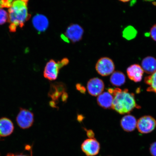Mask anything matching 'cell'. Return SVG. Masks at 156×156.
I'll return each mask as SVG.
<instances>
[{
  "mask_svg": "<svg viewBox=\"0 0 156 156\" xmlns=\"http://www.w3.org/2000/svg\"><path fill=\"white\" fill-rule=\"evenodd\" d=\"M7 156H27V155H15L14 154H11V153H9V154H8V155H7Z\"/></svg>",
  "mask_w": 156,
  "mask_h": 156,
  "instance_id": "obj_29",
  "label": "cell"
},
{
  "mask_svg": "<svg viewBox=\"0 0 156 156\" xmlns=\"http://www.w3.org/2000/svg\"><path fill=\"white\" fill-rule=\"evenodd\" d=\"M141 66L144 72L151 75L156 72V58L152 56H147L142 60Z\"/></svg>",
  "mask_w": 156,
  "mask_h": 156,
  "instance_id": "obj_16",
  "label": "cell"
},
{
  "mask_svg": "<svg viewBox=\"0 0 156 156\" xmlns=\"http://www.w3.org/2000/svg\"><path fill=\"white\" fill-rule=\"evenodd\" d=\"M32 23L35 28L40 32L45 31L49 25L47 18L42 15L35 16L33 19Z\"/></svg>",
  "mask_w": 156,
  "mask_h": 156,
  "instance_id": "obj_15",
  "label": "cell"
},
{
  "mask_svg": "<svg viewBox=\"0 0 156 156\" xmlns=\"http://www.w3.org/2000/svg\"><path fill=\"white\" fill-rule=\"evenodd\" d=\"M150 151L152 156H156V142L151 144Z\"/></svg>",
  "mask_w": 156,
  "mask_h": 156,
  "instance_id": "obj_23",
  "label": "cell"
},
{
  "mask_svg": "<svg viewBox=\"0 0 156 156\" xmlns=\"http://www.w3.org/2000/svg\"><path fill=\"white\" fill-rule=\"evenodd\" d=\"M126 81L124 74L121 72H114L111 76L110 81L112 84L116 87H120L124 84Z\"/></svg>",
  "mask_w": 156,
  "mask_h": 156,
  "instance_id": "obj_17",
  "label": "cell"
},
{
  "mask_svg": "<svg viewBox=\"0 0 156 156\" xmlns=\"http://www.w3.org/2000/svg\"><path fill=\"white\" fill-rule=\"evenodd\" d=\"M105 84L102 80L98 78H92L88 82L87 89L90 94L93 96H98L103 93Z\"/></svg>",
  "mask_w": 156,
  "mask_h": 156,
  "instance_id": "obj_8",
  "label": "cell"
},
{
  "mask_svg": "<svg viewBox=\"0 0 156 156\" xmlns=\"http://www.w3.org/2000/svg\"><path fill=\"white\" fill-rule=\"evenodd\" d=\"M17 27L15 24L11 23L9 25V29L10 32H15L16 30Z\"/></svg>",
  "mask_w": 156,
  "mask_h": 156,
  "instance_id": "obj_26",
  "label": "cell"
},
{
  "mask_svg": "<svg viewBox=\"0 0 156 156\" xmlns=\"http://www.w3.org/2000/svg\"><path fill=\"white\" fill-rule=\"evenodd\" d=\"M81 149L87 156H94L97 155L100 151V144L94 138H89L83 142Z\"/></svg>",
  "mask_w": 156,
  "mask_h": 156,
  "instance_id": "obj_6",
  "label": "cell"
},
{
  "mask_svg": "<svg viewBox=\"0 0 156 156\" xmlns=\"http://www.w3.org/2000/svg\"><path fill=\"white\" fill-rule=\"evenodd\" d=\"M9 14L6 11L0 9V25H3L8 21Z\"/></svg>",
  "mask_w": 156,
  "mask_h": 156,
  "instance_id": "obj_20",
  "label": "cell"
},
{
  "mask_svg": "<svg viewBox=\"0 0 156 156\" xmlns=\"http://www.w3.org/2000/svg\"><path fill=\"white\" fill-rule=\"evenodd\" d=\"M145 83L149 85L147 89L148 92H154L156 94V72L145 78Z\"/></svg>",
  "mask_w": 156,
  "mask_h": 156,
  "instance_id": "obj_18",
  "label": "cell"
},
{
  "mask_svg": "<svg viewBox=\"0 0 156 156\" xmlns=\"http://www.w3.org/2000/svg\"><path fill=\"white\" fill-rule=\"evenodd\" d=\"M127 74L129 78L136 83L142 80L144 71L141 66L138 64H134L127 69Z\"/></svg>",
  "mask_w": 156,
  "mask_h": 156,
  "instance_id": "obj_11",
  "label": "cell"
},
{
  "mask_svg": "<svg viewBox=\"0 0 156 156\" xmlns=\"http://www.w3.org/2000/svg\"><path fill=\"white\" fill-rule=\"evenodd\" d=\"M76 88L79 91L82 93L84 94L86 91V89L80 83H77L76 85Z\"/></svg>",
  "mask_w": 156,
  "mask_h": 156,
  "instance_id": "obj_25",
  "label": "cell"
},
{
  "mask_svg": "<svg viewBox=\"0 0 156 156\" xmlns=\"http://www.w3.org/2000/svg\"><path fill=\"white\" fill-rule=\"evenodd\" d=\"M13 0H0V9H9L12 5Z\"/></svg>",
  "mask_w": 156,
  "mask_h": 156,
  "instance_id": "obj_21",
  "label": "cell"
},
{
  "mask_svg": "<svg viewBox=\"0 0 156 156\" xmlns=\"http://www.w3.org/2000/svg\"><path fill=\"white\" fill-rule=\"evenodd\" d=\"M83 119V117L82 116L79 115L78 116L77 120L79 122H81Z\"/></svg>",
  "mask_w": 156,
  "mask_h": 156,
  "instance_id": "obj_30",
  "label": "cell"
},
{
  "mask_svg": "<svg viewBox=\"0 0 156 156\" xmlns=\"http://www.w3.org/2000/svg\"><path fill=\"white\" fill-rule=\"evenodd\" d=\"M114 97L109 92L102 93L99 95L97 99L98 104L105 109L112 108Z\"/></svg>",
  "mask_w": 156,
  "mask_h": 156,
  "instance_id": "obj_14",
  "label": "cell"
},
{
  "mask_svg": "<svg viewBox=\"0 0 156 156\" xmlns=\"http://www.w3.org/2000/svg\"><path fill=\"white\" fill-rule=\"evenodd\" d=\"M137 124L136 118L132 115H128L123 117L120 121V125L125 131L130 132L135 129Z\"/></svg>",
  "mask_w": 156,
  "mask_h": 156,
  "instance_id": "obj_13",
  "label": "cell"
},
{
  "mask_svg": "<svg viewBox=\"0 0 156 156\" xmlns=\"http://www.w3.org/2000/svg\"><path fill=\"white\" fill-rule=\"evenodd\" d=\"M115 68L114 62L108 57L99 58L95 65L97 73L103 76H106L112 74L114 72Z\"/></svg>",
  "mask_w": 156,
  "mask_h": 156,
  "instance_id": "obj_3",
  "label": "cell"
},
{
  "mask_svg": "<svg viewBox=\"0 0 156 156\" xmlns=\"http://www.w3.org/2000/svg\"><path fill=\"white\" fill-rule=\"evenodd\" d=\"M156 127V120L153 117L149 115L141 117L137 121L136 127L141 133H150L155 129Z\"/></svg>",
  "mask_w": 156,
  "mask_h": 156,
  "instance_id": "obj_5",
  "label": "cell"
},
{
  "mask_svg": "<svg viewBox=\"0 0 156 156\" xmlns=\"http://www.w3.org/2000/svg\"><path fill=\"white\" fill-rule=\"evenodd\" d=\"M14 126L12 121L7 118L0 119V136H7L12 133Z\"/></svg>",
  "mask_w": 156,
  "mask_h": 156,
  "instance_id": "obj_12",
  "label": "cell"
},
{
  "mask_svg": "<svg viewBox=\"0 0 156 156\" xmlns=\"http://www.w3.org/2000/svg\"><path fill=\"white\" fill-rule=\"evenodd\" d=\"M16 122L20 127L26 129L32 126L34 122L33 112L27 109L20 108L16 117Z\"/></svg>",
  "mask_w": 156,
  "mask_h": 156,
  "instance_id": "obj_4",
  "label": "cell"
},
{
  "mask_svg": "<svg viewBox=\"0 0 156 156\" xmlns=\"http://www.w3.org/2000/svg\"><path fill=\"white\" fill-rule=\"evenodd\" d=\"M84 31L79 25L72 24L68 27L66 33V37L72 42L79 41L83 37Z\"/></svg>",
  "mask_w": 156,
  "mask_h": 156,
  "instance_id": "obj_9",
  "label": "cell"
},
{
  "mask_svg": "<svg viewBox=\"0 0 156 156\" xmlns=\"http://www.w3.org/2000/svg\"><path fill=\"white\" fill-rule=\"evenodd\" d=\"M8 21L17 27L23 28L25 23L30 18L27 4L21 0H13L12 5L8 10Z\"/></svg>",
  "mask_w": 156,
  "mask_h": 156,
  "instance_id": "obj_2",
  "label": "cell"
},
{
  "mask_svg": "<svg viewBox=\"0 0 156 156\" xmlns=\"http://www.w3.org/2000/svg\"><path fill=\"white\" fill-rule=\"evenodd\" d=\"M68 97V95L67 93L66 92L64 93L61 97L62 101L63 102H66V101H67Z\"/></svg>",
  "mask_w": 156,
  "mask_h": 156,
  "instance_id": "obj_28",
  "label": "cell"
},
{
  "mask_svg": "<svg viewBox=\"0 0 156 156\" xmlns=\"http://www.w3.org/2000/svg\"><path fill=\"white\" fill-rule=\"evenodd\" d=\"M119 1L122 2H129L130 0H119Z\"/></svg>",
  "mask_w": 156,
  "mask_h": 156,
  "instance_id": "obj_31",
  "label": "cell"
},
{
  "mask_svg": "<svg viewBox=\"0 0 156 156\" xmlns=\"http://www.w3.org/2000/svg\"><path fill=\"white\" fill-rule=\"evenodd\" d=\"M144 1L147 2H152L155 1V0H144Z\"/></svg>",
  "mask_w": 156,
  "mask_h": 156,
  "instance_id": "obj_33",
  "label": "cell"
},
{
  "mask_svg": "<svg viewBox=\"0 0 156 156\" xmlns=\"http://www.w3.org/2000/svg\"><path fill=\"white\" fill-rule=\"evenodd\" d=\"M150 34L152 39L156 41V24L151 27L150 30Z\"/></svg>",
  "mask_w": 156,
  "mask_h": 156,
  "instance_id": "obj_22",
  "label": "cell"
},
{
  "mask_svg": "<svg viewBox=\"0 0 156 156\" xmlns=\"http://www.w3.org/2000/svg\"><path fill=\"white\" fill-rule=\"evenodd\" d=\"M21 1L24 2L25 3L27 4L28 3L29 0H21Z\"/></svg>",
  "mask_w": 156,
  "mask_h": 156,
  "instance_id": "obj_32",
  "label": "cell"
},
{
  "mask_svg": "<svg viewBox=\"0 0 156 156\" xmlns=\"http://www.w3.org/2000/svg\"><path fill=\"white\" fill-rule=\"evenodd\" d=\"M87 135L89 138H94V133L92 130H88L87 131Z\"/></svg>",
  "mask_w": 156,
  "mask_h": 156,
  "instance_id": "obj_27",
  "label": "cell"
},
{
  "mask_svg": "<svg viewBox=\"0 0 156 156\" xmlns=\"http://www.w3.org/2000/svg\"><path fill=\"white\" fill-rule=\"evenodd\" d=\"M108 91L114 97L112 108L119 114H129L134 108H141L136 104L134 94L129 92L128 89L116 88Z\"/></svg>",
  "mask_w": 156,
  "mask_h": 156,
  "instance_id": "obj_1",
  "label": "cell"
},
{
  "mask_svg": "<svg viewBox=\"0 0 156 156\" xmlns=\"http://www.w3.org/2000/svg\"><path fill=\"white\" fill-rule=\"evenodd\" d=\"M60 68L58 62L51 59L46 64L44 72V77L50 81L55 80L58 78Z\"/></svg>",
  "mask_w": 156,
  "mask_h": 156,
  "instance_id": "obj_7",
  "label": "cell"
},
{
  "mask_svg": "<svg viewBox=\"0 0 156 156\" xmlns=\"http://www.w3.org/2000/svg\"><path fill=\"white\" fill-rule=\"evenodd\" d=\"M137 34V30L131 26L126 27L122 32V37L128 40H131L135 38Z\"/></svg>",
  "mask_w": 156,
  "mask_h": 156,
  "instance_id": "obj_19",
  "label": "cell"
},
{
  "mask_svg": "<svg viewBox=\"0 0 156 156\" xmlns=\"http://www.w3.org/2000/svg\"><path fill=\"white\" fill-rule=\"evenodd\" d=\"M69 60L67 58H63L61 61H58V64L60 68H62L69 63Z\"/></svg>",
  "mask_w": 156,
  "mask_h": 156,
  "instance_id": "obj_24",
  "label": "cell"
},
{
  "mask_svg": "<svg viewBox=\"0 0 156 156\" xmlns=\"http://www.w3.org/2000/svg\"><path fill=\"white\" fill-rule=\"evenodd\" d=\"M66 85L63 83L59 82L52 83L48 93V96L56 104L60 97L66 92Z\"/></svg>",
  "mask_w": 156,
  "mask_h": 156,
  "instance_id": "obj_10",
  "label": "cell"
}]
</instances>
